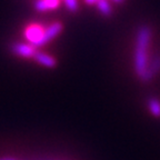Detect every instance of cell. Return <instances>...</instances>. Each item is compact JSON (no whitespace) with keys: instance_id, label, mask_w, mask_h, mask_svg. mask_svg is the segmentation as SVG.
<instances>
[{"instance_id":"obj_1","label":"cell","mask_w":160,"mask_h":160,"mask_svg":"<svg viewBox=\"0 0 160 160\" xmlns=\"http://www.w3.org/2000/svg\"><path fill=\"white\" fill-rule=\"evenodd\" d=\"M151 31L148 26H141L137 32V46L135 51V68L138 75L141 77L148 66L147 49L149 45Z\"/></svg>"},{"instance_id":"obj_2","label":"cell","mask_w":160,"mask_h":160,"mask_svg":"<svg viewBox=\"0 0 160 160\" xmlns=\"http://www.w3.org/2000/svg\"><path fill=\"white\" fill-rule=\"evenodd\" d=\"M43 32H45V28L41 27L40 25H30L26 29L25 37L27 38L28 41L31 42V45L33 47H36L37 43L40 41V39H41V37H42Z\"/></svg>"},{"instance_id":"obj_3","label":"cell","mask_w":160,"mask_h":160,"mask_svg":"<svg viewBox=\"0 0 160 160\" xmlns=\"http://www.w3.org/2000/svg\"><path fill=\"white\" fill-rule=\"evenodd\" d=\"M62 30V25L60 22H55L52 25H50L48 28L45 29V32H43L42 37L40 39V41L37 43L36 47H40V46H43L46 43H48L50 40H52L58 33H60V31Z\"/></svg>"},{"instance_id":"obj_4","label":"cell","mask_w":160,"mask_h":160,"mask_svg":"<svg viewBox=\"0 0 160 160\" xmlns=\"http://www.w3.org/2000/svg\"><path fill=\"white\" fill-rule=\"evenodd\" d=\"M159 71H160V56H156V57L152 58L151 62L147 66V69H146V71L142 73V76L140 78H141L142 81L148 82V81H150V80L152 79L153 76L159 72Z\"/></svg>"},{"instance_id":"obj_5","label":"cell","mask_w":160,"mask_h":160,"mask_svg":"<svg viewBox=\"0 0 160 160\" xmlns=\"http://www.w3.org/2000/svg\"><path fill=\"white\" fill-rule=\"evenodd\" d=\"M11 51L15 55L21 56V57L30 58L35 57L36 55V48L32 45H27V43H13L11 46Z\"/></svg>"},{"instance_id":"obj_6","label":"cell","mask_w":160,"mask_h":160,"mask_svg":"<svg viewBox=\"0 0 160 160\" xmlns=\"http://www.w3.org/2000/svg\"><path fill=\"white\" fill-rule=\"evenodd\" d=\"M35 58L37 60L38 62L40 65L45 66V67H49V68H52L56 66V60L53 59L52 57H50L48 56L47 53H43V52H36L35 55Z\"/></svg>"},{"instance_id":"obj_7","label":"cell","mask_w":160,"mask_h":160,"mask_svg":"<svg viewBox=\"0 0 160 160\" xmlns=\"http://www.w3.org/2000/svg\"><path fill=\"white\" fill-rule=\"evenodd\" d=\"M96 5H97L98 9H99V11L102 13V15L110 16L111 15V12H112L111 6H110V3H109L108 0H100V1H98Z\"/></svg>"},{"instance_id":"obj_8","label":"cell","mask_w":160,"mask_h":160,"mask_svg":"<svg viewBox=\"0 0 160 160\" xmlns=\"http://www.w3.org/2000/svg\"><path fill=\"white\" fill-rule=\"evenodd\" d=\"M148 105H149V109L150 111L152 112L153 116L156 117H160V102L155 98H151L148 101Z\"/></svg>"},{"instance_id":"obj_9","label":"cell","mask_w":160,"mask_h":160,"mask_svg":"<svg viewBox=\"0 0 160 160\" xmlns=\"http://www.w3.org/2000/svg\"><path fill=\"white\" fill-rule=\"evenodd\" d=\"M65 5L72 12H76L78 10V0H65Z\"/></svg>"},{"instance_id":"obj_10","label":"cell","mask_w":160,"mask_h":160,"mask_svg":"<svg viewBox=\"0 0 160 160\" xmlns=\"http://www.w3.org/2000/svg\"><path fill=\"white\" fill-rule=\"evenodd\" d=\"M98 1H100V0H85V2L87 3V5H95Z\"/></svg>"},{"instance_id":"obj_11","label":"cell","mask_w":160,"mask_h":160,"mask_svg":"<svg viewBox=\"0 0 160 160\" xmlns=\"http://www.w3.org/2000/svg\"><path fill=\"white\" fill-rule=\"evenodd\" d=\"M0 160H17L15 158H9V157H6V158H0Z\"/></svg>"},{"instance_id":"obj_12","label":"cell","mask_w":160,"mask_h":160,"mask_svg":"<svg viewBox=\"0 0 160 160\" xmlns=\"http://www.w3.org/2000/svg\"><path fill=\"white\" fill-rule=\"evenodd\" d=\"M113 1H116V2H122V0H113Z\"/></svg>"}]
</instances>
